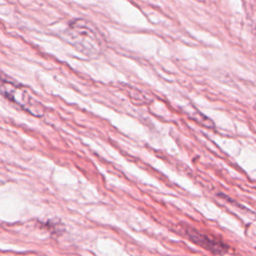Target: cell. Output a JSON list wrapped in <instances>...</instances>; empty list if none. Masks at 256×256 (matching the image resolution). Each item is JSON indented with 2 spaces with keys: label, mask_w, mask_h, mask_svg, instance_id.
Masks as SVG:
<instances>
[{
  "label": "cell",
  "mask_w": 256,
  "mask_h": 256,
  "mask_svg": "<svg viewBox=\"0 0 256 256\" xmlns=\"http://www.w3.org/2000/svg\"><path fill=\"white\" fill-rule=\"evenodd\" d=\"M67 35L71 45L87 56H95L101 50V41L97 29L83 19L72 22L68 27Z\"/></svg>",
  "instance_id": "6da1fadb"
},
{
  "label": "cell",
  "mask_w": 256,
  "mask_h": 256,
  "mask_svg": "<svg viewBox=\"0 0 256 256\" xmlns=\"http://www.w3.org/2000/svg\"><path fill=\"white\" fill-rule=\"evenodd\" d=\"M0 93L31 115L36 117L44 115V106L25 86L5 80L0 81Z\"/></svg>",
  "instance_id": "7a4b0ae2"
},
{
  "label": "cell",
  "mask_w": 256,
  "mask_h": 256,
  "mask_svg": "<svg viewBox=\"0 0 256 256\" xmlns=\"http://www.w3.org/2000/svg\"><path fill=\"white\" fill-rule=\"evenodd\" d=\"M186 234L192 242H194L195 244L201 246L202 248H204L206 250H209L210 252H212L214 254L222 255L228 251V246L226 244H224L223 242H221L213 237H210L209 235L202 234L201 232H199L195 229L187 228Z\"/></svg>",
  "instance_id": "3957f363"
}]
</instances>
